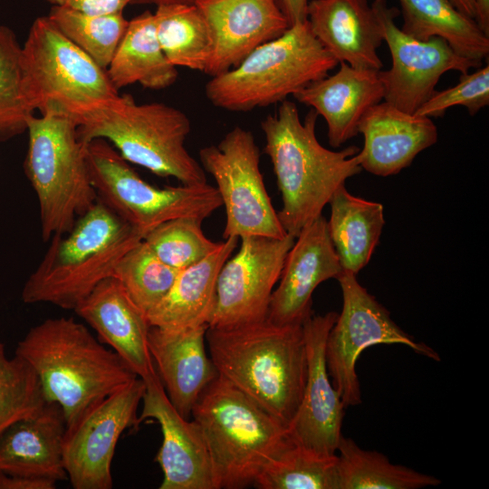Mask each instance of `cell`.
Here are the masks:
<instances>
[{
  "label": "cell",
  "mask_w": 489,
  "mask_h": 489,
  "mask_svg": "<svg viewBox=\"0 0 489 489\" xmlns=\"http://www.w3.org/2000/svg\"><path fill=\"white\" fill-rule=\"evenodd\" d=\"M358 130L364 137L363 149L358 152L360 167L380 177L399 173L437 140L430 118L403 111L387 101L370 107Z\"/></svg>",
  "instance_id": "obj_22"
},
{
  "label": "cell",
  "mask_w": 489,
  "mask_h": 489,
  "mask_svg": "<svg viewBox=\"0 0 489 489\" xmlns=\"http://www.w3.org/2000/svg\"><path fill=\"white\" fill-rule=\"evenodd\" d=\"M65 432L62 408L48 401L37 415L15 422L0 435V473L56 482L66 480Z\"/></svg>",
  "instance_id": "obj_25"
},
{
  "label": "cell",
  "mask_w": 489,
  "mask_h": 489,
  "mask_svg": "<svg viewBox=\"0 0 489 489\" xmlns=\"http://www.w3.org/2000/svg\"><path fill=\"white\" fill-rule=\"evenodd\" d=\"M75 123L84 144L102 139L126 161L157 176L172 177L182 185L207 183L203 167L185 147L191 129L189 118L175 107L137 103L130 95H120Z\"/></svg>",
  "instance_id": "obj_6"
},
{
  "label": "cell",
  "mask_w": 489,
  "mask_h": 489,
  "mask_svg": "<svg viewBox=\"0 0 489 489\" xmlns=\"http://www.w3.org/2000/svg\"><path fill=\"white\" fill-rule=\"evenodd\" d=\"M144 382L138 423L155 419L160 426L163 439L155 457L163 473L159 489H216L208 448L199 425L177 411L158 373Z\"/></svg>",
  "instance_id": "obj_17"
},
{
  "label": "cell",
  "mask_w": 489,
  "mask_h": 489,
  "mask_svg": "<svg viewBox=\"0 0 489 489\" xmlns=\"http://www.w3.org/2000/svg\"><path fill=\"white\" fill-rule=\"evenodd\" d=\"M22 67L25 97L40 115H66L75 122L120 96L107 71L48 16L32 24L22 46Z\"/></svg>",
  "instance_id": "obj_8"
},
{
  "label": "cell",
  "mask_w": 489,
  "mask_h": 489,
  "mask_svg": "<svg viewBox=\"0 0 489 489\" xmlns=\"http://www.w3.org/2000/svg\"><path fill=\"white\" fill-rule=\"evenodd\" d=\"M206 340L218 375L288 428L300 406L307 376L302 325H278L264 320L208 327Z\"/></svg>",
  "instance_id": "obj_2"
},
{
  "label": "cell",
  "mask_w": 489,
  "mask_h": 489,
  "mask_svg": "<svg viewBox=\"0 0 489 489\" xmlns=\"http://www.w3.org/2000/svg\"><path fill=\"white\" fill-rule=\"evenodd\" d=\"M449 2L461 13L475 20V0H449Z\"/></svg>",
  "instance_id": "obj_43"
},
{
  "label": "cell",
  "mask_w": 489,
  "mask_h": 489,
  "mask_svg": "<svg viewBox=\"0 0 489 489\" xmlns=\"http://www.w3.org/2000/svg\"><path fill=\"white\" fill-rule=\"evenodd\" d=\"M338 63L306 20L259 45L235 67L211 77L205 92L216 108L245 112L287 100L329 75Z\"/></svg>",
  "instance_id": "obj_7"
},
{
  "label": "cell",
  "mask_w": 489,
  "mask_h": 489,
  "mask_svg": "<svg viewBox=\"0 0 489 489\" xmlns=\"http://www.w3.org/2000/svg\"><path fill=\"white\" fill-rule=\"evenodd\" d=\"M237 253L221 267L216 287L211 328H226L266 320L275 284L295 237L245 236Z\"/></svg>",
  "instance_id": "obj_15"
},
{
  "label": "cell",
  "mask_w": 489,
  "mask_h": 489,
  "mask_svg": "<svg viewBox=\"0 0 489 489\" xmlns=\"http://www.w3.org/2000/svg\"><path fill=\"white\" fill-rule=\"evenodd\" d=\"M342 273L327 220L321 215L301 230L288 251L266 320L278 325H302L312 315V294L317 286L338 279Z\"/></svg>",
  "instance_id": "obj_18"
},
{
  "label": "cell",
  "mask_w": 489,
  "mask_h": 489,
  "mask_svg": "<svg viewBox=\"0 0 489 489\" xmlns=\"http://www.w3.org/2000/svg\"><path fill=\"white\" fill-rule=\"evenodd\" d=\"M342 310L331 327L325 344V359L331 380L344 408L361 403L356 363L360 353L376 344H403L419 355L440 361L438 353L417 342L404 331L357 280L356 274L343 272L339 277Z\"/></svg>",
  "instance_id": "obj_12"
},
{
  "label": "cell",
  "mask_w": 489,
  "mask_h": 489,
  "mask_svg": "<svg viewBox=\"0 0 489 489\" xmlns=\"http://www.w3.org/2000/svg\"><path fill=\"white\" fill-rule=\"evenodd\" d=\"M48 403L33 367L0 342V435L11 425L37 415Z\"/></svg>",
  "instance_id": "obj_36"
},
{
  "label": "cell",
  "mask_w": 489,
  "mask_h": 489,
  "mask_svg": "<svg viewBox=\"0 0 489 489\" xmlns=\"http://www.w3.org/2000/svg\"><path fill=\"white\" fill-rule=\"evenodd\" d=\"M489 104V64L465 73L455 86L434 91L415 114L425 117H441L452 107H465L470 115L476 114Z\"/></svg>",
  "instance_id": "obj_38"
},
{
  "label": "cell",
  "mask_w": 489,
  "mask_h": 489,
  "mask_svg": "<svg viewBox=\"0 0 489 489\" xmlns=\"http://www.w3.org/2000/svg\"><path fill=\"white\" fill-rule=\"evenodd\" d=\"M340 63L334 74L315 81L292 95L325 120L329 143L333 148L356 136L363 115L384 98L380 71Z\"/></svg>",
  "instance_id": "obj_24"
},
{
  "label": "cell",
  "mask_w": 489,
  "mask_h": 489,
  "mask_svg": "<svg viewBox=\"0 0 489 489\" xmlns=\"http://www.w3.org/2000/svg\"><path fill=\"white\" fill-rule=\"evenodd\" d=\"M475 21L480 29L489 35V0H475Z\"/></svg>",
  "instance_id": "obj_42"
},
{
  "label": "cell",
  "mask_w": 489,
  "mask_h": 489,
  "mask_svg": "<svg viewBox=\"0 0 489 489\" xmlns=\"http://www.w3.org/2000/svg\"><path fill=\"white\" fill-rule=\"evenodd\" d=\"M73 311L139 378L146 380L157 374L148 347L150 325L146 314L116 278L100 282Z\"/></svg>",
  "instance_id": "obj_20"
},
{
  "label": "cell",
  "mask_w": 489,
  "mask_h": 489,
  "mask_svg": "<svg viewBox=\"0 0 489 489\" xmlns=\"http://www.w3.org/2000/svg\"><path fill=\"white\" fill-rule=\"evenodd\" d=\"M306 20L314 36L338 62L381 70L378 49L383 35L368 0H310Z\"/></svg>",
  "instance_id": "obj_23"
},
{
  "label": "cell",
  "mask_w": 489,
  "mask_h": 489,
  "mask_svg": "<svg viewBox=\"0 0 489 489\" xmlns=\"http://www.w3.org/2000/svg\"><path fill=\"white\" fill-rule=\"evenodd\" d=\"M337 451L338 489H419L441 484L433 475L392 464L379 452L362 449L343 436Z\"/></svg>",
  "instance_id": "obj_31"
},
{
  "label": "cell",
  "mask_w": 489,
  "mask_h": 489,
  "mask_svg": "<svg viewBox=\"0 0 489 489\" xmlns=\"http://www.w3.org/2000/svg\"><path fill=\"white\" fill-rule=\"evenodd\" d=\"M207 325L186 329L150 326L148 347L166 394L185 418L205 388L218 376L206 350Z\"/></svg>",
  "instance_id": "obj_21"
},
{
  "label": "cell",
  "mask_w": 489,
  "mask_h": 489,
  "mask_svg": "<svg viewBox=\"0 0 489 489\" xmlns=\"http://www.w3.org/2000/svg\"><path fill=\"white\" fill-rule=\"evenodd\" d=\"M338 455H321L291 440L263 468L260 489H338Z\"/></svg>",
  "instance_id": "obj_32"
},
{
  "label": "cell",
  "mask_w": 489,
  "mask_h": 489,
  "mask_svg": "<svg viewBox=\"0 0 489 489\" xmlns=\"http://www.w3.org/2000/svg\"><path fill=\"white\" fill-rule=\"evenodd\" d=\"M403 14L400 28L420 41L444 39L459 55L482 63L489 54V35L449 0H398Z\"/></svg>",
  "instance_id": "obj_29"
},
{
  "label": "cell",
  "mask_w": 489,
  "mask_h": 489,
  "mask_svg": "<svg viewBox=\"0 0 489 489\" xmlns=\"http://www.w3.org/2000/svg\"><path fill=\"white\" fill-rule=\"evenodd\" d=\"M328 232L343 272L357 273L369 262L385 225L383 206L352 196L344 186L329 201Z\"/></svg>",
  "instance_id": "obj_28"
},
{
  "label": "cell",
  "mask_w": 489,
  "mask_h": 489,
  "mask_svg": "<svg viewBox=\"0 0 489 489\" xmlns=\"http://www.w3.org/2000/svg\"><path fill=\"white\" fill-rule=\"evenodd\" d=\"M198 0H133L134 4H149L156 6L171 4H196Z\"/></svg>",
  "instance_id": "obj_44"
},
{
  "label": "cell",
  "mask_w": 489,
  "mask_h": 489,
  "mask_svg": "<svg viewBox=\"0 0 489 489\" xmlns=\"http://www.w3.org/2000/svg\"><path fill=\"white\" fill-rule=\"evenodd\" d=\"M371 6L392 59L388 70H380L383 99L398 109L416 113L434 93L445 72L465 74L481 66L459 55L440 37L420 41L406 34L395 23L398 9L388 6L386 0H374Z\"/></svg>",
  "instance_id": "obj_13"
},
{
  "label": "cell",
  "mask_w": 489,
  "mask_h": 489,
  "mask_svg": "<svg viewBox=\"0 0 489 489\" xmlns=\"http://www.w3.org/2000/svg\"><path fill=\"white\" fill-rule=\"evenodd\" d=\"M238 240L224 239L206 258L180 270L168 293L146 314L149 325L172 330L208 326L219 271Z\"/></svg>",
  "instance_id": "obj_26"
},
{
  "label": "cell",
  "mask_w": 489,
  "mask_h": 489,
  "mask_svg": "<svg viewBox=\"0 0 489 489\" xmlns=\"http://www.w3.org/2000/svg\"><path fill=\"white\" fill-rule=\"evenodd\" d=\"M15 354L35 370L45 398L62 408L66 428L138 376L73 318H49L18 341Z\"/></svg>",
  "instance_id": "obj_3"
},
{
  "label": "cell",
  "mask_w": 489,
  "mask_h": 489,
  "mask_svg": "<svg viewBox=\"0 0 489 489\" xmlns=\"http://www.w3.org/2000/svg\"><path fill=\"white\" fill-rule=\"evenodd\" d=\"M57 482L51 479L11 475L0 473V489H54Z\"/></svg>",
  "instance_id": "obj_40"
},
{
  "label": "cell",
  "mask_w": 489,
  "mask_h": 489,
  "mask_svg": "<svg viewBox=\"0 0 489 489\" xmlns=\"http://www.w3.org/2000/svg\"><path fill=\"white\" fill-rule=\"evenodd\" d=\"M143 235L100 200L78 217L72 230L53 236L42 261L22 290L25 303L76 306Z\"/></svg>",
  "instance_id": "obj_4"
},
{
  "label": "cell",
  "mask_w": 489,
  "mask_h": 489,
  "mask_svg": "<svg viewBox=\"0 0 489 489\" xmlns=\"http://www.w3.org/2000/svg\"><path fill=\"white\" fill-rule=\"evenodd\" d=\"M290 25L306 21L310 0H277Z\"/></svg>",
  "instance_id": "obj_41"
},
{
  "label": "cell",
  "mask_w": 489,
  "mask_h": 489,
  "mask_svg": "<svg viewBox=\"0 0 489 489\" xmlns=\"http://www.w3.org/2000/svg\"><path fill=\"white\" fill-rule=\"evenodd\" d=\"M191 416L205 437L216 489L253 485L292 440L287 427L219 375L202 392Z\"/></svg>",
  "instance_id": "obj_5"
},
{
  "label": "cell",
  "mask_w": 489,
  "mask_h": 489,
  "mask_svg": "<svg viewBox=\"0 0 489 489\" xmlns=\"http://www.w3.org/2000/svg\"><path fill=\"white\" fill-rule=\"evenodd\" d=\"M202 222L195 217L174 218L153 228L143 241L162 262L180 271L206 258L220 244L206 236Z\"/></svg>",
  "instance_id": "obj_37"
},
{
  "label": "cell",
  "mask_w": 489,
  "mask_h": 489,
  "mask_svg": "<svg viewBox=\"0 0 489 489\" xmlns=\"http://www.w3.org/2000/svg\"><path fill=\"white\" fill-rule=\"evenodd\" d=\"M47 16L69 40L105 70L129 24L123 13L88 14L58 5H53Z\"/></svg>",
  "instance_id": "obj_33"
},
{
  "label": "cell",
  "mask_w": 489,
  "mask_h": 489,
  "mask_svg": "<svg viewBox=\"0 0 489 489\" xmlns=\"http://www.w3.org/2000/svg\"><path fill=\"white\" fill-rule=\"evenodd\" d=\"M337 317L335 312L311 315L302 324L307 376L300 406L288 427L292 442L326 456L336 455L345 408L325 359L326 340Z\"/></svg>",
  "instance_id": "obj_16"
},
{
  "label": "cell",
  "mask_w": 489,
  "mask_h": 489,
  "mask_svg": "<svg viewBox=\"0 0 489 489\" xmlns=\"http://www.w3.org/2000/svg\"><path fill=\"white\" fill-rule=\"evenodd\" d=\"M318 114L311 110L302 121L296 104L285 100L261 122L264 152L269 157L282 197L277 212L287 234L301 230L321 216L333 193L361 171L359 148L334 151L317 139Z\"/></svg>",
  "instance_id": "obj_1"
},
{
  "label": "cell",
  "mask_w": 489,
  "mask_h": 489,
  "mask_svg": "<svg viewBox=\"0 0 489 489\" xmlns=\"http://www.w3.org/2000/svg\"><path fill=\"white\" fill-rule=\"evenodd\" d=\"M214 39L205 73L211 77L238 65L259 45L282 35L290 24L277 0H198Z\"/></svg>",
  "instance_id": "obj_19"
},
{
  "label": "cell",
  "mask_w": 489,
  "mask_h": 489,
  "mask_svg": "<svg viewBox=\"0 0 489 489\" xmlns=\"http://www.w3.org/2000/svg\"><path fill=\"white\" fill-rule=\"evenodd\" d=\"M53 5L63 6L88 14L123 13L133 0H47Z\"/></svg>",
  "instance_id": "obj_39"
},
{
  "label": "cell",
  "mask_w": 489,
  "mask_h": 489,
  "mask_svg": "<svg viewBox=\"0 0 489 489\" xmlns=\"http://www.w3.org/2000/svg\"><path fill=\"white\" fill-rule=\"evenodd\" d=\"M153 14L157 38L168 62L176 67L204 72L214 39L197 4L161 5Z\"/></svg>",
  "instance_id": "obj_30"
},
{
  "label": "cell",
  "mask_w": 489,
  "mask_h": 489,
  "mask_svg": "<svg viewBox=\"0 0 489 489\" xmlns=\"http://www.w3.org/2000/svg\"><path fill=\"white\" fill-rule=\"evenodd\" d=\"M34 115L24 89L22 46L9 27L0 25V141L26 131Z\"/></svg>",
  "instance_id": "obj_35"
},
{
  "label": "cell",
  "mask_w": 489,
  "mask_h": 489,
  "mask_svg": "<svg viewBox=\"0 0 489 489\" xmlns=\"http://www.w3.org/2000/svg\"><path fill=\"white\" fill-rule=\"evenodd\" d=\"M178 272L162 262L142 239L121 256L111 276L147 314L168 293Z\"/></svg>",
  "instance_id": "obj_34"
},
{
  "label": "cell",
  "mask_w": 489,
  "mask_h": 489,
  "mask_svg": "<svg viewBox=\"0 0 489 489\" xmlns=\"http://www.w3.org/2000/svg\"><path fill=\"white\" fill-rule=\"evenodd\" d=\"M24 170L36 194L44 241L72 230L98 201L76 123L66 115L32 116Z\"/></svg>",
  "instance_id": "obj_9"
},
{
  "label": "cell",
  "mask_w": 489,
  "mask_h": 489,
  "mask_svg": "<svg viewBox=\"0 0 489 489\" xmlns=\"http://www.w3.org/2000/svg\"><path fill=\"white\" fill-rule=\"evenodd\" d=\"M145 382L136 378L91 409L72 427L63 440V464L72 488L110 489L111 463L121 434L138 427V408Z\"/></svg>",
  "instance_id": "obj_14"
},
{
  "label": "cell",
  "mask_w": 489,
  "mask_h": 489,
  "mask_svg": "<svg viewBox=\"0 0 489 489\" xmlns=\"http://www.w3.org/2000/svg\"><path fill=\"white\" fill-rule=\"evenodd\" d=\"M85 158L98 200L143 237L166 221L177 217L204 221L222 206L217 189L207 183L166 187L150 185L105 139L88 142Z\"/></svg>",
  "instance_id": "obj_10"
},
{
  "label": "cell",
  "mask_w": 489,
  "mask_h": 489,
  "mask_svg": "<svg viewBox=\"0 0 489 489\" xmlns=\"http://www.w3.org/2000/svg\"><path fill=\"white\" fill-rule=\"evenodd\" d=\"M106 71L118 91L135 83L158 91L175 83L177 70L160 47L153 13L146 11L129 21Z\"/></svg>",
  "instance_id": "obj_27"
},
{
  "label": "cell",
  "mask_w": 489,
  "mask_h": 489,
  "mask_svg": "<svg viewBox=\"0 0 489 489\" xmlns=\"http://www.w3.org/2000/svg\"><path fill=\"white\" fill-rule=\"evenodd\" d=\"M260 158L253 133L240 126L229 130L218 144L199 150L201 166L215 179L225 210L224 239L288 235L266 190Z\"/></svg>",
  "instance_id": "obj_11"
}]
</instances>
